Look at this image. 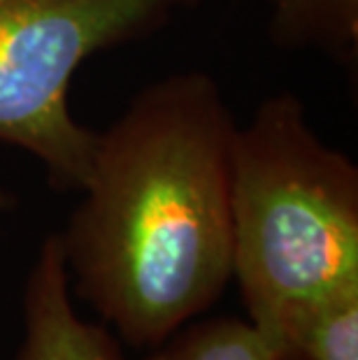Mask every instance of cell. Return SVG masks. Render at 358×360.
I'll use <instances>...</instances> for the list:
<instances>
[{"label":"cell","mask_w":358,"mask_h":360,"mask_svg":"<svg viewBox=\"0 0 358 360\" xmlns=\"http://www.w3.org/2000/svg\"><path fill=\"white\" fill-rule=\"evenodd\" d=\"M268 35L286 51H321L354 63L358 56V0H265Z\"/></svg>","instance_id":"5b68a950"},{"label":"cell","mask_w":358,"mask_h":360,"mask_svg":"<svg viewBox=\"0 0 358 360\" xmlns=\"http://www.w3.org/2000/svg\"><path fill=\"white\" fill-rule=\"evenodd\" d=\"M238 133L212 75L172 72L96 135L82 198L58 233L72 293L131 349H154L233 281Z\"/></svg>","instance_id":"6da1fadb"},{"label":"cell","mask_w":358,"mask_h":360,"mask_svg":"<svg viewBox=\"0 0 358 360\" xmlns=\"http://www.w3.org/2000/svg\"><path fill=\"white\" fill-rule=\"evenodd\" d=\"M14 360H126L108 326L84 321L75 309L58 233L44 237L28 270L24 340Z\"/></svg>","instance_id":"277c9868"},{"label":"cell","mask_w":358,"mask_h":360,"mask_svg":"<svg viewBox=\"0 0 358 360\" xmlns=\"http://www.w3.org/2000/svg\"><path fill=\"white\" fill-rule=\"evenodd\" d=\"M14 207H17V198H14L10 191L0 188V221H3V217H7Z\"/></svg>","instance_id":"ba28073f"},{"label":"cell","mask_w":358,"mask_h":360,"mask_svg":"<svg viewBox=\"0 0 358 360\" xmlns=\"http://www.w3.org/2000/svg\"><path fill=\"white\" fill-rule=\"evenodd\" d=\"M200 0H0V142L26 151L60 193L89 179L96 135L70 86L91 56L161 30Z\"/></svg>","instance_id":"3957f363"},{"label":"cell","mask_w":358,"mask_h":360,"mask_svg":"<svg viewBox=\"0 0 358 360\" xmlns=\"http://www.w3.org/2000/svg\"><path fill=\"white\" fill-rule=\"evenodd\" d=\"M142 360H284L279 344L247 319L191 321Z\"/></svg>","instance_id":"8992f818"},{"label":"cell","mask_w":358,"mask_h":360,"mask_svg":"<svg viewBox=\"0 0 358 360\" xmlns=\"http://www.w3.org/2000/svg\"><path fill=\"white\" fill-rule=\"evenodd\" d=\"M300 354L302 360H358V290L319 311L302 337Z\"/></svg>","instance_id":"52a82bcc"},{"label":"cell","mask_w":358,"mask_h":360,"mask_svg":"<svg viewBox=\"0 0 358 360\" xmlns=\"http://www.w3.org/2000/svg\"><path fill=\"white\" fill-rule=\"evenodd\" d=\"M233 279L249 321L302 360V337L358 290V167L321 140L293 91L238 126L231 160Z\"/></svg>","instance_id":"7a4b0ae2"}]
</instances>
